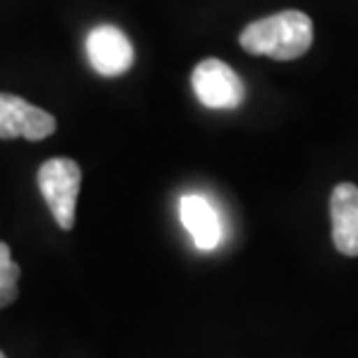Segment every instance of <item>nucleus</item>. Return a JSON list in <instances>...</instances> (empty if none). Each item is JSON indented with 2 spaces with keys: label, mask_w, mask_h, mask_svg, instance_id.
<instances>
[{
  "label": "nucleus",
  "mask_w": 358,
  "mask_h": 358,
  "mask_svg": "<svg viewBox=\"0 0 358 358\" xmlns=\"http://www.w3.org/2000/svg\"><path fill=\"white\" fill-rule=\"evenodd\" d=\"M54 131L56 119L49 112L12 93H0V140L24 138L38 142L49 138Z\"/></svg>",
  "instance_id": "nucleus-4"
},
{
  "label": "nucleus",
  "mask_w": 358,
  "mask_h": 358,
  "mask_svg": "<svg viewBox=\"0 0 358 358\" xmlns=\"http://www.w3.org/2000/svg\"><path fill=\"white\" fill-rule=\"evenodd\" d=\"M333 245L340 254L358 256V186L338 184L331 193Z\"/></svg>",
  "instance_id": "nucleus-6"
},
{
  "label": "nucleus",
  "mask_w": 358,
  "mask_h": 358,
  "mask_svg": "<svg viewBox=\"0 0 358 358\" xmlns=\"http://www.w3.org/2000/svg\"><path fill=\"white\" fill-rule=\"evenodd\" d=\"M193 91L210 110H235L245 103V84L238 73L219 59H205L193 68Z\"/></svg>",
  "instance_id": "nucleus-3"
},
{
  "label": "nucleus",
  "mask_w": 358,
  "mask_h": 358,
  "mask_svg": "<svg viewBox=\"0 0 358 358\" xmlns=\"http://www.w3.org/2000/svg\"><path fill=\"white\" fill-rule=\"evenodd\" d=\"M0 358H7V356H5V354H3V352H0Z\"/></svg>",
  "instance_id": "nucleus-9"
},
{
  "label": "nucleus",
  "mask_w": 358,
  "mask_h": 358,
  "mask_svg": "<svg viewBox=\"0 0 358 358\" xmlns=\"http://www.w3.org/2000/svg\"><path fill=\"white\" fill-rule=\"evenodd\" d=\"M179 217H182V224L196 242V247L203 252H210L224 238L219 214L210 200L203 196H184L179 203Z\"/></svg>",
  "instance_id": "nucleus-7"
},
{
  "label": "nucleus",
  "mask_w": 358,
  "mask_h": 358,
  "mask_svg": "<svg viewBox=\"0 0 358 358\" xmlns=\"http://www.w3.org/2000/svg\"><path fill=\"white\" fill-rule=\"evenodd\" d=\"M312 19L298 10H284L256 19L240 33V45L245 52L275 61L300 59L312 47Z\"/></svg>",
  "instance_id": "nucleus-1"
},
{
  "label": "nucleus",
  "mask_w": 358,
  "mask_h": 358,
  "mask_svg": "<svg viewBox=\"0 0 358 358\" xmlns=\"http://www.w3.org/2000/svg\"><path fill=\"white\" fill-rule=\"evenodd\" d=\"M19 277L21 270L12 261L10 247L0 242V310L12 305L19 296Z\"/></svg>",
  "instance_id": "nucleus-8"
},
{
  "label": "nucleus",
  "mask_w": 358,
  "mask_h": 358,
  "mask_svg": "<svg viewBox=\"0 0 358 358\" xmlns=\"http://www.w3.org/2000/svg\"><path fill=\"white\" fill-rule=\"evenodd\" d=\"M89 63L103 77H119L131 70L135 54L131 40L117 26H98L87 40Z\"/></svg>",
  "instance_id": "nucleus-5"
},
{
  "label": "nucleus",
  "mask_w": 358,
  "mask_h": 358,
  "mask_svg": "<svg viewBox=\"0 0 358 358\" xmlns=\"http://www.w3.org/2000/svg\"><path fill=\"white\" fill-rule=\"evenodd\" d=\"M38 186L52 212L56 226L63 231L75 228L77 196L82 186V168L73 159H49L38 170Z\"/></svg>",
  "instance_id": "nucleus-2"
}]
</instances>
